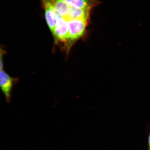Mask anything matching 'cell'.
I'll use <instances>...</instances> for the list:
<instances>
[{"instance_id": "cell-2", "label": "cell", "mask_w": 150, "mask_h": 150, "mask_svg": "<svg viewBox=\"0 0 150 150\" xmlns=\"http://www.w3.org/2000/svg\"><path fill=\"white\" fill-rule=\"evenodd\" d=\"M69 40H78L83 35L87 25V20L71 19L68 20Z\"/></svg>"}, {"instance_id": "cell-1", "label": "cell", "mask_w": 150, "mask_h": 150, "mask_svg": "<svg viewBox=\"0 0 150 150\" xmlns=\"http://www.w3.org/2000/svg\"><path fill=\"white\" fill-rule=\"evenodd\" d=\"M0 70V87L6 100L7 103H9L12 98L13 88L18 82V79L11 76L5 72L4 68Z\"/></svg>"}, {"instance_id": "cell-4", "label": "cell", "mask_w": 150, "mask_h": 150, "mask_svg": "<svg viewBox=\"0 0 150 150\" xmlns=\"http://www.w3.org/2000/svg\"><path fill=\"white\" fill-rule=\"evenodd\" d=\"M45 10V17L48 27L52 33L57 22V15L55 9L48 0H42Z\"/></svg>"}, {"instance_id": "cell-6", "label": "cell", "mask_w": 150, "mask_h": 150, "mask_svg": "<svg viewBox=\"0 0 150 150\" xmlns=\"http://www.w3.org/2000/svg\"><path fill=\"white\" fill-rule=\"evenodd\" d=\"M90 9H77L71 7V10L67 19L88 20Z\"/></svg>"}, {"instance_id": "cell-7", "label": "cell", "mask_w": 150, "mask_h": 150, "mask_svg": "<svg viewBox=\"0 0 150 150\" xmlns=\"http://www.w3.org/2000/svg\"><path fill=\"white\" fill-rule=\"evenodd\" d=\"M70 6L73 8L90 9L94 5L92 0H64Z\"/></svg>"}, {"instance_id": "cell-3", "label": "cell", "mask_w": 150, "mask_h": 150, "mask_svg": "<svg viewBox=\"0 0 150 150\" xmlns=\"http://www.w3.org/2000/svg\"><path fill=\"white\" fill-rule=\"evenodd\" d=\"M56 13L57 22L53 34L58 40L61 42H66L69 38L68 21Z\"/></svg>"}, {"instance_id": "cell-8", "label": "cell", "mask_w": 150, "mask_h": 150, "mask_svg": "<svg viewBox=\"0 0 150 150\" xmlns=\"http://www.w3.org/2000/svg\"><path fill=\"white\" fill-rule=\"evenodd\" d=\"M147 150H150V133L148 139V149Z\"/></svg>"}, {"instance_id": "cell-5", "label": "cell", "mask_w": 150, "mask_h": 150, "mask_svg": "<svg viewBox=\"0 0 150 150\" xmlns=\"http://www.w3.org/2000/svg\"><path fill=\"white\" fill-rule=\"evenodd\" d=\"M56 13L62 17L67 18L71 7L64 0H48Z\"/></svg>"}]
</instances>
